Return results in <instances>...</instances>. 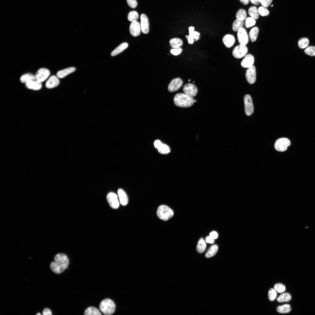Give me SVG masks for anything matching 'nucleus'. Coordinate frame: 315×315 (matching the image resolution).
<instances>
[{
	"mask_svg": "<svg viewBox=\"0 0 315 315\" xmlns=\"http://www.w3.org/2000/svg\"><path fill=\"white\" fill-rule=\"evenodd\" d=\"M54 261L50 265L51 270L57 274H60L67 267L69 263L68 257L65 254L60 253L56 254L54 258Z\"/></svg>",
	"mask_w": 315,
	"mask_h": 315,
	"instance_id": "obj_1",
	"label": "nucleus"
},
{
	"mask_svg": "<svg viewBox=\"0 0 315 315\" xmlns=\"http://www.w3.org/2000/svg\"><path fill=\"white\" fill-rule=\"evenodd\" d=\"M174 102L175 105L178 106L188 107L193 105L195 100L191 97L185 93H179L175 96Z\"/></svg>",
	"mask_w": 315,
	"mask_h": 315,
	"instance_id": "obj_2",
	"label": "nucleus"
},
{
	"mask_svg": "<svg viewBox=\"0 0 315 315\" xmlns=\"http://www.w3.org/2000/svg\"><path fill=\"white\" fill-rule=\"evenodd\" d=\"M99 308L104 314L111 315L115 312L116 305L114 302L111 299H106L101 302Z\"/></svg>",
	"mask_w": 315,
	"mask_h": 315,
	"instance_id": "obj_3",
	"label": "nucleus"
},
{
	"mask_svg": "<svg viewBox=\"0 0 315 315\" xmlns=\"http://www.w3.org/2000/svg\"><path fill=\"white\" fill-rule=\"evenodd\" d=\"M174 214L173 211L170 208L164 205L160 206L157 211L158 216L164 221L169 219L173 216Z\"/></svg>",
	"mask_w": 315,
	"mask_h": 315,
	"instance_id": "obj_4",
	"label": "nucleus"
},
{
	"mask_svg": "<svg viewBox=\"0 0 315 315\" xmlns=\"http://www.w3.org/2000/svg\"><path fill=\"white\" fill-rule=\"evenodd\" d=\"M290 145V140L287 138H282L277 139L274 144L275 149L280 152L286 150L288 147Z\"/></svg>",
	"mask_w": 315,
	"mask_h": 315,
	"instance_id": "obj_5",
	"label": "nucleus"
},
{
	"mask_svg": "<svg viewBox=\"0 0 315 315\" xmlns=\"http://www.w3.org/2000/svg\"><path fill=\"white\" fill-rule=\"evenodd\" d=\"M247 52L248 49L246 45L240 44L234 48L232 54L235 57L240 58L245 56Z\"/></svg>",
	"mask_w": 315,
	"mask_h": 315,
	"instance_id": "obj_6",
	"label": "nucleus"
},
{
	"mask_svg": "<svg viewBox=\"0 0 315 315\" xmlns=\"http://www.w3.org/2000/svg\"><path fill=\"white\" fill-rule=\"evenodd\" d=\"M50 74V71L45 68H41L38 69L35 75V80L41 83L45 80Z\"/></svg>",
	"mask_w": 315,
	"mask_h": 315,
	"instance_id": "obj_7",
	"label": "nucleus"
},
{
	"mask_svg": "<svg viewBox=\"0 0 315 315\" xmlns=\"http://www.w3.org/2000/svg\"><path fill=\"white\" fill-rule=\"evenodd\" d=\"M244 102L246 114L248 116L251 115L253 112L254 108L252 99L250 95L247 94L245 96Z\"/></svg>",
	"mask_w": 315,
	"mask_h": 315,
	"instance_id": "obj_8",
	"label": "nucleus"
},
{
	"mask_svg": "<svg viewBox=\"0 0 315 315\" xmlns=\"http://www.w3.org/2000/svg\"><path fill=\"white\" fill-rule=\"evenodd\" d=\"M107 201L110 206L113 209H117L119 206V202L118 196L113 192L109 193L107 196Z\"/></svg>",
	"mask_w": 315,
	"mask_h": 315,
	"instance_id": "obj_9",
	"label": "nucleus"
},
{
	"mask_svg": "<svg viewBox=\"0 0 315 315\" xmlns=\"http://www.w3.org/2000/svg\"><path fill=\"white\" fill-rule=\"evenodd\" d=\"M238 40L240 44L246 45L249 41V37L246 29L243 27L237 31Z\"/></svg>",
	"mask_w": 315,
	"mask_h": 315,
	"instance_id": "obj_10",
	"label": "nucleus"
},
{
	"mask_svg": "<svg viewBox=\"0 0 315 315\" xmlns=\"http://www.w3.org/2000/svg\"><path fill=\"white\" fill-rule=\"evenodd\" d=\"M245 76L247 82L249 83L252 84L255 83L256 80V71L254 66L253 65L247 69Z\"/></svg>",
	"mask_w": 315,
	"mask_h": 315,
	"instance_id": "obj_11",
	"label": "nucleus"
},
{
	"mask_svg": "<svg viewBox=\"0 0 315 315\" xmlns=\"http://www.w3.org/2000/svg\"><path fill=\"white\" fill-rule=\"evenodd\" d=\"M183 90L185 94L192 97L196 96L198 91L196 86L190 83L185 85L183 87Z\"/></svg>",
	"mask_w": 315,
	"mask_h": 315,
	"instance_id": "obj_12",
	"label": "nucleus"
},
{
	"mask_svg": "<svg viewBox=\"0 0 315 315\" xmlns=\"http://www.w3.org/2000/svg\"><path fill=\"white\" fill-rule=\"evenodd\" d=\"M129 31L132 36L136 37L139 36L141 31L140 23L137 21L132 22L130 26Z\"/></svg>",
	"mask_w": 315,
	"mask_h": 315,
	"instance_id": "obj_13",
	"label": "nucleus"
},
{
	"mask_svg": "<svg viewBox=\"0 0 315 315\" xmlns=\"http://www.w3.org/2000/svg\"><path fill=\"white\" fill-rule=\"evenodd\" d=\"M183 81L179 78H176L172 80L168 86V90L170 92L175 91L181 87L183 85Z\"/></svg>",
	"mask_w": 315,
	"mask_h": 315,
	"instance_id": "obj_14",
	"label": "nucleus"
},
{
	"mask_svg": "<svg viewBox=\"0 0 315 315\" xmlns=\"http://www.w3.org/2000/svg\"><path fill=\"white\" fill-rule=\"evenodd\" d=\"M140 23L142 32L144 34L148 33L149 31V23L148 18L144 14H142L140 16Z\"/></svg>",
	"mask_w": 315,
	"mask_h": 315,
	"instance_id": "obj_15",
	"label": "nucleus"
},
{
	"mask_svg": "<svg viewBox=\"0 0 315 315\" xmlns=\"http://www.w3.org/2000/svg\"><path fill=\"white\" fill-rule=\"evenodd\" d=\"M59 78L55 75L50 76L46 82V87L48 89H52L57 87L60 83Z\"/></svg>",
	"mask_w": 315,
	"mask_h": 315,
	"instance_id": "obj_16",
	"label": "nucleus"
},
{
	"mask_svg": "<svg viewBox=\"0 0 315 315\" xmlns=\"http://www.w3.org/2000/svg\"><path fill=\"white\" fill-rule=\"evenodd\" d=\"M254 59L251 54L246 55L241 62V65L244 68H249L253 65Z\"/></svg>",
	"mask_w": 315,
	"mask_h": 315,
	"instance_id": "obj_17",
	"label": "nucleus"
},
{
	"mask_svg": "<svg viewBox=\"0 0 315 315\" xmlns=\"http://www.w3.org/2000/svg\"><path fill=\"white\" fill-rule=\"evenodd\" d=\"M26 87L28 89L38 90L41 89L42 87L41 83L35 80H32L25 83Z\"/></svg>",
	"mask_w": 315,
	"mask_h": 315,
	"instance_id": "obj_18",
	"label": "nucleus"
},
{
	"mask_svg": "<svg viewBox=\"0 0 315 315\" xmlns=\"http://www.w3.org/2000/svg\"><path fill=\"white\" fill-rule=\"evenodd\" d=\"M118 194L120 204L123 206L126 205L128 202V197L125 191L122 189H119Z\"/></svg>",
	"mask_w": 315,
	"mask_h": 315,
	"instance_id": "obj_19",
	"label": "nucleus"
},
{
	"mask_svg": "<svg viewBox=\"0 0 315 315\" xmlns=\"http://www.w3.org/2000/svg\"><path fill=\"white\" fill-rule=\"evenodd\" d=\"M222 41L225 46L228 48L232 47L235 42L234 36L231 34L225 35L223 37Z\"/></svg>",
	"mask_w": 315,
	"mask_h": 315,
	"instance_id": "obj_20",
	"label": "nucleus"
},
{
	"mask_svg": "<svg viewBox=\"0 0 315 315\" xmlns=\"http://www.w3.org/2000/svg\"><path fill=\"white\" fill-rule=\"evenodd\" d=\"M76 68L74 67H70L58 71L57 73L56 76L59 78H63L68 74L74 72Z\"/></svg>",
	"mask_w": 315,
	"mask_h": 315,
	"instance_id": "obj_21",
	"label": "nucleus"
},
{
	"mask_svg": "<svg viewBox=\"0 0 315 315\" xmlns=\"http://www.w3.org/2000/svg\"><path fill=\"white\" fill-rule=\"evenodd\" d=\"M128 46V44L127 43L124 42L121 43L111 52V55L114 56L118 55L127 48Z\"/></svg>",
	"mask_w": 315,
	"mask_h": 315,
	"instance_id": "obj_22",
	"label": "nucleus"
},
{
	"mask_svg": "<svg viewBox=\"0 0 315 315\" xmlns=\"http://www.w3.org/2000/svg\"><path fill=\"white\" fill-rule=\"evenodd\" d=\"M200 35V34L199 32L194 31L189 34L188 36H186L188 39V43L190 44H192L194 41V39L197 41L199 39Z\"/></svg>",
	"mask_w": 315,
	"mask_h": 315,
	"instance_id": "obj_23",
	"label": "nucleus"
},
{
	"mask_svg": "<svg viewBox=\"0 0 315 315\" xmlns=\"http://www.w3.org/2000/svg\"><path fill=\"white\" fill-rule=\"evenodd\" d=\"M85 315H101L99 311L96 308L90 307L87 308L84 312Z\"/></svg>",
	"mask_w": 315,
	"mask_h": 315,
	"instance_id": "obj_24",
	"label": "nucleus"
},
{
	"mask_svg": "<svg viewBox=\"0 0 315 315\" xmlns=\"http://www.w3.org/2000/svg\"><path fill=\"white\" fill-rule=\"evenodd\" d=\"M34 80H35V75L30 73L23 74L20 78V82L25 83L29 81Z\"/></svg>",
	"mask_w": 315,
	"mask_h": 315,
	"instance_id": "obj_25",
	"label": "nucleus"
},
{
	"mask_svg": "<svg viewBox=\"0 0 315 315\" xmlns=\"http://www.w3.org/2000/svg\"><path fill=\"white\" fill-rule=\"evenodd\" d=\"M169 43L172 48L180 47L183 44L182 40L178 38H174L170 39Z\"/></svg>",
	"mask_w": 315,
	"mask_h": 315,
	"instance_id": "obj_26",
	"label": "nucleus"
},
{
	"mask_svg": "<svg viewBox=\"0 0 315 315\" xmlns=\"http://www.w3.org/2000/svg\"><path fill=\"white\" fill-rule=\"evenodd\" d=\"M218 250V246L217 245L212 246L206 253V257L209 258L214 256Z\"/></svg>",
	"mask_w": 315,
	"mask_h": 315,
	"instance_id": "obj_27",
	"label": "nucleus"
},
{
	"mask_svg": "<svg viewBox=\"0 0 315 315\" xmlns=\"http://www.w3.org/2000/svg\"><path fill=\"white\" fill-rule=\"evenodd\" d=\"M206 247V245L205 241L203 238H200L198 241L197 244V251L199 253H202L205 251Z\"/></svg>",
	"mask_w": 315,
	"mask_h": 315,
	"instance_id": "obj_28",
	"label": "nucleus"
},
{
	"mask_svg": "<svg viewBox=\"0 0 315 315\" xmlns=\"http://www.w3.org/2000/svg\"><path fill=\"white\" fill-rule=\"evenodd\" d=\"M291 310L290 306L289 304H285L278 307L277 308V312L280 313L286 314L289 312Z\"/></svg>",
	"mask_w": 315,
	"mask_h": 315,
	"instance_id": "obj_29",
	"label": "nucleus"
},
{
	"mask_svg": "<svg viewBox=\"0 0 315 315\" xmlns=\"http://www.w3.org/2000/svg\"><path fill=\"white\" fill-rule=\"evenodd\" d=\"M291 299V295L288 293H284L281 294L277 298V301L279 302H287Z\"/></svg>",
	"mask_w": 315,
	"mask_h": 315,
	"instance_id": "obj_30",
	"label": "nucleus"
},
{
	"mask_svg": "<svg viewBox=\"0 0 315 315\" xmlns=\"http://www.w3.org/2000/svg\"><path fill=\"white\" fill-rule=\"evenodd\" d=\"M249 15L255 19H258L259 17V13L257 8L254 6L251 7L248 10Z\"/></svg>",
	"mask_w": 315,
	"mask_h": 315,
	"instance_id": "obj_31",
	"label": "nucleus"
},
{
	"mask_svg": "<svg viewBox=\"0 0 315 315\" xmlns=\"http://www.w3.org/2000/svg\"><path fill=\"white\" fill-rule=\"evenodd\" d=\"M259 33V29L257 27H255L251 30L249 33V36L252 42L255 41L257 38Z\"/></svg>",
	"mask_w": 315,
	"mask_h": 315,
	"instance_id": "obj_32",
	"label": "nucleus"
},
{
	"mask_svg": "<svg viewBox=\"0 0 315 315\" xmlns=\"http://www.w3.org/2000/svg\"><path fill=\"white\" fill-rule=\"evenodd\" d=\"M244 24L243 21L236 19L232 24V30L235 32L237 31L239 29L243 27Z\"/></svg>",
	"mask_w": 315,
	"mask_h": 315,
	"instance_id": "obj_33",
	"label": "nucleus"
},
{
	"mask_svg": "<svg viewBox=\"0 0 315 315\" xmlns=\"http://www.w3.org/2000/svg\"><path fill=\"white\" fill-rule=\"evenodd\" d=\"M157 149L159 153L162 154H168L170 151L169 147L167 145L162 143Z\"/></svg>",
	"mask_w": 315,
	"mask_h": 315,
	"instance_id": "obj_34",
	"label": "nucleus"
},
{
	"mask_svg": "<svg viewBox=\"0 0 315 315\" xmlns=\"http://www.w3.org/2000/svg\"><path fill=\"white\" fill-rule=\"evenodd\" d=\"M246 17V13L245 10L243 9H240L237 12L236 14L237 19L244 21L245 20Z\"/></svg>",
	"mask_w": 315,
	"mask_h": 315,
	"instance_id": "obj_35",
	"label": "nucleus"
},
{
	"mask_svg": "<svg viewBox=\"0 0 315 315\" xmlns=\"http://www.w3.org/2000/svg\"><path fill=\"white\" fill-rule=\"evenodd\" d=\"M309 44V39L306 38H301L299 40L298 42L299 47L301 49H304L307 47L308 46Z\"/></svg>",
	"mask_w": 315,
	"mask_h": 315,
	"instance_id": "obj_36",
	"label": "nucleus"
},
{
	"mask_svg": "<svg viewBox=\"0 0 315 315\" xmlns=\"http://www.w3.org/2000/svg\"><path fill=\"white\" fill-rule=\"evenodd\" d=\"M139 15L136 11H130L128 15V20L130 22L137 21Z\"/></svg>",
	"mask_w": 315,
	"mask_h": 315,
	"instance_id": "obj_37",
	"label": "nucleus"
},
{
	"mask_svg": "<svg viewBox=\"0 0 315 315\" xmlns=\"http://www.w3.org/2000/svg\"><path fill=\"white\" fill-rule=\"evenodd\" d=\"M256 23L255 19L252 17L247 18L245 21V26L248 28L254 25Z\"/></svg>",
	"mask_w": 315,
	"mask_h": 315,
	"instance_id": "obj_38",
	"label": "nucleus"
},
{
	"mask_svg": "<svg viewBox=\"0 0 315 315\" xmlns=\"http://www.w3.org/2000/svg\"><path fill=\"white\" fill-rule=\"evenodd\" d=\"M274 289L278 293H281L284 292L286 290V287L284 285L278 283L275 285L274 286Z\"/></svg>",
	"mask_w": 315,
	"mask_h": 315,
	"instance_id": "obj_39",
	"label": "nucleus"
},
{
	"mask_svg": "<svg viewBox=\"0 0 315 315\" xmlns=\"http://www.w3.org/2000/svg\"><path fill=\"white\" fill-rule=\"evenodd\" d=\"M277 296L276 291L274 289H270L269 291L268 298L270 301H273L276 298Z\"/></svg>",
	"mask_w": 315,
	"mask_h": 315,
	"instance_id": "obj_40",
	"label": "nucleus"
},
{
	"mask_svg": "<svg viewBox=\"0 0 315 315\" xmlns=\"http://www.w3.org/2000/svg\"><path fill=\"white\" fill-rule=\"evenodd\" d=\"M305 53L307 55L311 56H315V46H310L304 51Z\"/></svg>",
	"mask_w": 315,
	"mask_h": 315,
	"instance_id": "obj_41",
	"label": "nucleus"
},
{
	"mask_svg": "<svg viewBox=\"0 0 315 315\" xmlns=\"http://www.w3.org/2000/svg\"><path fill=\"white\" fill-rule=\"evenodd\" d=\"M258 9L259 14L262 16H267L269 14V11L266 7L261 6Z\"/></svg>",
	"mask_w": 315,
	"mask_h": 315,
	"instance_id": "obj_42",
	"label": "nucleus"
},
{
	"mask_svg": "<svg viewBox=\"0 0 315 315\" xmlns=\"http://www.w3.org/2000/svg\"><path fill=\"white\" fill-rule=\"evenodd\" d=\"M182 49L180 47L172 48L170 50L171 53L172 55L176 56L180 54Z\"/></svg>",
	"mask_w": 315,
	"mask_h": 315,
	"instance_id": "obj_43",
	"label": "nucleus"
},
{
	"mask_svg": "<svg viewBox=\"0 0 315 315\" xmlns=\"http://www.w3.org/2000/svg\"><path fill=\"white\" fill-rule=\"evenodd\" d=\"M128 5L132 8H135L137 5L136 0H127Z\"/></svg>",
	"mask_w": 315,
	"mask_h": 315,
	"instance_id": "obj_44",
	"label": "nucleus"
},
{
	"mask_svg": "<svg viewBox=\"0 0 315 315\" xmlns=\"http://www.w3.org/2000/svg\"><path fill=\"white\" fill-rule=\"evenodd\" d=\"M272 1V0H259L260 3L263 6L266 8L270 5Z\"/></svg>",
	"mask_w": 315,
	"mask_h": 315,
	"instance_id": "obj_45",
	"label": "nucleus"
},
{
	"mask_svg": "<svg viewBox=\"0 0 315 315\" xmlns=\"http://www.w3.org/2000/svg\"><path fill=\"white\" fill-rule=\"evenodd\" d=\"M209 236L214 239H217L218 237V234L217 232L213 231L210 233Z\"/></svg>",
	"mask_w": 315,
	"mask_h": 315,
	"instance_id": "obj_46",
	"label": "nucleus"
},
{
	"mask_svg": "<svg viewBox=\"0 0 315 315\" xmlns=\"http://www.w3.org/2000/svg\"><path fill=\"white\" fill-rule=\"evenodd\" d=\"M43 314L44 315H51L52 314L50 310L48 308H45L43 311Z\"/></svg>",
	"mask_w": 315,
	"mask_h": 315,
	"instance_id": "obj_47",
	"label": "nucleus"
},
{
	"mask_svg": "<svg viewBox=\"0 0 315 315\" xmlns=\"http://www.w3.org/2000/svg\"><path fill=\"white\" fill-rule=\"evenodd\" d=\"M214 239L211 237L210 236L206 237L205 239V241L206 243L213 244L214 242Z\"/></svg>",
	"mask_w": 315,
	"mask_h": 315,
	"instance_id": "obj_48",
	"label": "nucleus"
},
{
	"mask_svg": "<svg viewBox=\"0 0 315 315\" xmlns=\"http://www.w3.org/2000/svg\"><path fill=\"white\" fill-rule=\"evenodd\" d=\"M162 143L159 140H155L154 143V146L155 148L158 149L162 144Z\"/></svg>",
	"mask_w": 315,
	"mask_h": 315,
	"instance_id": "obj_49",
	"label": "nucleus"
},
{
	"mask_svg": "<svg viewBox=\"0 0 315 315\" xmlns=\"http://www.w3.org/2000/svg\"><path fill=\"white\" fill-rule=\"evenodd\" d=\"M250 2L253 4L258 5L260 3L259 0H250Z\"/></svg>",
	"mask_w": 315,
	"mask_h": 315,
	"instance_id": "obj_50",
	"label": "nucleus"
},
{
	"mask_svg": "<svg viewBox=\"0 0 315 315\" xmlns=\"http://www.w3.org/2000/svg\"><path fill=\"white\" fill-rule=\"evenodd\" d=\"M244 5L247 4L249 2V0H239Z\"/></svg>",
	"mask_w": 315,
	"mask_h": 315,
	"instance_id": "obj_51",
	"label": "nucleus"
},
{
	"mask_svg": "<svg viewBox=\"0 0 315 315\" xmlns=\"http://www.w3.org/2000/svg\"><path fill=\"white\" fill-rule=\"evenodd\" d=\"M189 34H191L194 31V28L193 27H190L189 28Z\"/></svg>",
	"mask_w": 315,
	"mask_h": 315,
	"instance_id": "obj_52",
	"label": "nucleus"
},
{
	"mask_svg": "<svg viewBox=\"0 0 315 315\" xmlns=\"http://www.w3.org/2000/svg\"><path fill=\"white\" fill-rule=\"evenodd\" d=\"M41 314L39 313H37V314H36V315H40Z\"/></svg>",
	"mask_w": 315,
	"mask_h": 315,
	"instance_id": "obj_53",
	"label": "nucleus"
},
{
	"mask_svg": "<svg viewBox=\"0 0 315 315\" xmlns=\"http://www.w3.org/2000/svg\"><path fill=\"white\" fill-rule=\"evenodd\" d=\"M273 6V5H271V6L272 7V6Z\"/></svg>",
	"mask_w": 315,
	"mask_h": 315,
	"instance_id": "obj_54",
	"label": "nucleus"
},
{
	"mask_svg": "<svg viewBox=\"0 0 315 315\" xmlns=\"http://www.w3.org/2000/svg\"><path fill=\"white\" fill-rule=\"evenodd\" d=\"M190 80H188L189 81H190Z\"/></svg>",
	"mask_w": 315,
	"mask_h": 315,
	"instance_id": "obj_55",
	"label": "nucleus"
}]
</instances>
